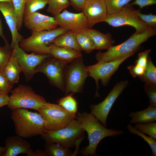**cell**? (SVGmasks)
<instances>
[{
	"label": "cell",
	"mask_w": 156,
	"mask_h": 156,
	"mask_svg": "<svg viewBox=\"0 0 156 156\" xmlns=\"http://www.w3.org/2000/svg\"><path fill=\"white\" fill-rule=\"evenodd\" d=\"M70 4L68 0H49L47 11L54 16L66 9Z\"/></svg>",
	"instance_id": "cell-28"
},
{
	"label": "cell",
	"mask_w": 156,
	"mask_h": 156,
	"mask_svg": "<svg viewBox=\"0 0 156 156\" xmlns=\"http://www.w3.org/2000/svg\"><path fill=\"white\" fill-rule=\"evenodd\" d=\"M134 127L156 140V122L136 123Z\"/></svg>",
	"instance_id": "cell-32"
},
{
	"label": "cell",
	"mask_w": 156,
	"mask_h": 156,
	"mask_svg": "<svg viewBox=\"0 0 156 156\" xmlns=\"http://www.w3.org/2000/svg\"><path fill=\"white\" fill-rule=\"evenodd\" d=\"M66 31L59 27L50 30L32 31L31 35L23 39L19 45L25 51L45 54L48 46L53 43L57 37Z\"/></svg>",
	"instance_id": "cell-7"
},
{
	"label": "cell",
	"mask_w": 156,
	"mask_h": 156,
	"mask_svg": "<svg viewBox=\"0 0 156 156\" xmlns=\"http://www.w3.org/2000/svg\"><path fill=\"white\" fill-rule=\"evenodd\" d=\"M12 49L8 42L3 47L0 46V70H3L11 56Z\"/></svg>",
	"instance_id": "cell-34"
},
{
	"label": "cell",
	"mask_w": 156,
	"mask_h": 156,
	"mask_svg": "<svg viewBox=\"0 0 156 156\" xmlns=\"http://www.w3.org/2000/svg\"><path fill=\"white\" fill-rule=\"evenodd\" d=\"M54 17L57 25L67 31L77 33L89 28L87 19L82 12L75 13L65 9Z\"/></svg>",
	"instance_id": "cell-14"
},
{
	"label": "cell",
	"mask_w": 156,
	"mask_h": 156,
	"mask_svg": "<svg viewBox=\"0 0 156 156\" xmlns=\"http://www.w3.org/2000/svg\"><path fill=\"white\" fill-rule=\"evenodd\" d=\"M74 33L77 42L82 51L88 53L94 50L93 42L86 30Z\"/></svg>",
	"instance_id": "cell-26"
},
{
	"label": "cell",
	"mask_w": 156,
	"mask_h": 156,
	"mask_svg": "<svg viewBox=\"0 0 156 156\" xmlns=\"http://www.w3.org/2000/svg\"><path fill=\"white\" fill-rule=\"evenodd\" d=\"M18 20V30L21 28L23 23L24 10L25 0H12Z\"/></svg>",
	"instance_id": "cell-33"
},
{
	"label": "cell",
	"mask_w": 156,
	"mask_h": 156,
	"mask_svg": "<svg viewBox=\"0 0 156 156\" xmlns=\"http://www.w3.org/2000/svg\"><path fill=\"white\" fill-rule=\"evenodd\" d=\"M74 93L66 95L58 100V104L66 111L76 116L77 113L78 105L76 99L73 96Z\"/></svg>",
	"instance_id": "cell-25"
},
{
	"label": "cell",
	"mask_w": 156,
	"mask_h": 156,
	"mask_svg": "<svg viewBox=\"0 0 156 156\" xmlns=\"http://www.w3.org/2000/svg\"><path fill=\"white\" fill-rule=\"evenodd\" d=\"M0 11L2 13L8 25L12 36L11 47L13 48L23 39L18 31L17 15L12 2H0Z\"/></svg>",
	"instance_id": "cell-17"
},
{
	"label": "cell",
	"mask_w": 156,
	"mask_h": 156,
	"mask_svg": "<svg viewBox=\"0 0 156 156\" xmlns=\"http://www.w3.org/2000/svg\"><path fill=\"white\" fill-rule=\"evenodd\" d=\"M47 155L45 152L40 150L33 151L30 153L29 156H47Z\"/></svg>",
	"instance_id": "cell-43"
},
{
	"label": "cell",
	"mask_w": 156,
	"mask_h": 156,
	"mask_svg": "<svg viewBox=\"0 0 156 156\" xmlns=\"http://www.w3.org/2000/svg\"><path fill=\"white\" fill-rule=\"evenodd\" d=\"M9 99L8 94L0 91V108L7 105Z\"/></svg>",
	"instance_id": "cell-42"
},
{
	"label": "cell",
	"mask_w": 156,
	"mask_h": 156,
	"mask_svg": "<svg viewBox=\"0 0 156 156\" xmlns=\"http://www.w3.org/2000/svg\"><path fill=\"white\" fill-rule=\"evenodd\" d=\"M13 86L9 81L3 70H0V91L8 94L10 92Z\"/></svg>",
	"instance_id": "cell-36"
},
{
	"label": "cell",
	"mask_w": 156,
	"mask_h": 156,
	"mask_svg": "<svg viewBox=\"0 0 156 156\" xmlns=\"http://www.w3.org/2000/svg\"><path fill=\"white\" fill-rule=\"evenodd\" d=\"M0 36L4 40L5 42H7V40L5 38V36L4 34L3 28L2 27V24L1 23V20L0 18Z\"/></svg>",
	"instance_id": "cell-44"
},
{
	"label": "cell",
	"mask_w": 156,
	"mask_h": 156,
	"mask_svg": "<svg viewBox=\"0 0 156 156\" xmlns=\"http://www.w3.org/2000/svg\"><path fill=\"white\" fill-rule=\"evenodd\" d=\"M12 2V0H0V2Z\"/></svg>",
	"instance_id": "cell-46"
},
{
	"label": "cell",
	"mask_w": 156,
	"mask_h": 156,
	"mask_svg": "<svg viewBox=\"0 0 156 156\" xmlns=\"http://www.w3.org/2000/svg\"><path fill=\"white\" fill-rule=\"evenodd\" d=\"M138 77L145 83L156 84V67L150 56L143 74Z\"/></svg>",
	"instance_id": "cell-27"
},
{
	"label": "cell",
	"mask_w": 156,
	"mask_h": 156,
	"mask_svg": "<svg viewBox=\"0 0 156 156\" xmlns=\"http://www.w3.org/2000/svg\"><path fill=\"white\" fill-rule=\"evenodd\" d=\"M84 131L78 120L75 119L61 129L45 131L41 135L46 143H54L68 148L73 147L78 139L83 136Z\"/></svg>",
	"instance_id": "cell-6"
},
{
	"label": "cell",
	"mask_w": 156,
	"mask_h": 156,
	"mask_svg": "<svg viewBox=\"0 0 156 156\" xmlns=\"http://www.w3.org/2000/svg\"><path fill=\"white\" fill-rule=\"evenodd\" d=\"M12 51L27 81L30 80L36 73L37 67L45 59L52 56L34 52L27 53L20 47L19 44L16 45L13 48Z\"/></svg>",
	"instance_id": "cell-11"
},
{
	"label": "cell",
	"mask_w": 156,
	"mask_h": 156,
	"mask_svg": "<svg viewBox=\"0 0 156 156\" xmlns=\"http://www.w3.org/2000/svg\"><path fill=\"white\" fill-rule=\"evenodd\" d=\"M81 57L75 60L66 67L64 77L66 95L82 92L85 81L88 76Z\"/></svg>",
	"instance_id": "cell-9"
},
{
	"label": "cell",
	"mask_w": 156,
	"mask_h": 156,
	"mask_svg": "<svg viewBox=\"0 0 156 156\" xmlns=\"http://www.w3.org/2000/svg\"><path fill=\"white\" fill-rule=\"evenodd\" d=\"M82 12L87 19L89 28L103 22L108 15L105 0H86Z\"/></svg>",
	"instance_id": "cell-15"
},
{
	"label": "cell",
	"mask_w": 156,
	"mask_h": 156,
	"mask_svg": "<svg viewBox=\"0 0 156 156\" xmlns=\"http://www.w3.org/2000/svg\"><path fill=\"white\" fill-rule=\"evenodd\" d=\"M86 31L92 40L94 50H107L114 43V40L109 33L104 34L91 28L88 29Z\"/></svg>",
	"instance_id": "cell-20"
},
{
	"label": "cell",
	"mask_w": 156,
	"mask_h": 156,
	"mask_svg": "<svg viewBox=\"0 0 156 156\" xmlns=\"http://www.w3.org/2000/svg\"><path fill=\"white\" fill-rule=\"evenodd\" d=\"M151 51V49H149L139 53L135 61V64L145 68L148 60V55Z\"/></svg>",
	"instance_id": "cell-38"
},
{
	"label": "cell",
	"mask_w": 156,
	"mask_h": 156,
	"mask_svg": "<svg viewBox=\"0 0 156 156\" xmlns=\"http://www.w3.org/2000/svg\"><path fill=\"white\" fill-rule=\"evenodd\" d=\"M108 15L117 13L133 0H105Z\"/></svg>",
	"instance_id": "cell-31"
},
{
	"label": "cell",
	"mask_w": 156,
	"mask_h": 156,
	"mask_svg": "<svg viewBox=\"0 0 156 156\" xmlns=\"http://www.w3.org/2000/svg\"><path fill=\"white\" fill-rule=\"evenodd\" d=\"M4 144L5 150L2 156H16L21 154L29 156L33 150L29 142L17 135L8 137Z\"/></svg>",
	"instance_id": "cell-18"
},
{
	"label": "cell",
	"mask_w": 156,
	"mask_h": 156,
	"mask_svg": "<svg viewBox=\"0 0 156 156\" xmlns=\"http://www.w3.org/2000/svg\"><path fill=\"white\" fill-rule=\"evenodd\" d=\"M75 119L78 120L80 127L88 135V145L81 150L84 156H96V150L98 144L104 138L114 137L123 134L121 130L109 129L102 124L91 113L86 112L77 113Z\"/></svg>",
	"instance_id": "cell-1"
},
{
	"label": "cell",
	"mask_w": 156,
	"mask_h": 156,
	"mask_svg": "<svg viewBox=\"0 0 156 156\" xmlns=\"http://www.w3.org/2000/svg\"><path fill=\"white\" fill-rule=\"evenodd\" d=\"M53 44L79 51H82L77 42L74 33L70 31H67L58 36L53 41Z\"/></svg>",
	"instance_id": "cell-22"
},
{
	"label": "cell",
	"mask_w": 156,
	"mask_h": 156,
	"mask_svg": "<svg viewBox=\"0 0 156 156\" xmlns=\"http://www.w3.org/2000/svg\"><path fill=\"white\" fill-rule=\"evenodd\" d=\"M156 0H134L131 5L138 6L142 9L145 7L156 4Z\"/></svg>",
	"instance_id": "cell-40"
},
{
	"label": "cell",
	"mask_w": 156,
	"mask_h": 156,
	"mask_svg": "<svg viewBox=\"0 0 156 156\" xmlns=\"http://www.w3.org/2000/svg\"><path fill=\"white\" fill-rule=\"evenodd\" d=\"M138 16L140 20L151 27L156 28V15L151 13L145 14L140 12Z\"/></svg>",
	"instance_id": "cell-37"
},
{
	"label": "cell",
	"mask_w": 156,
	"mask_h": 156,
	"mask_svg": "<svg viewBox=\"0 0 156 156\" xmlns=\"http://www.w3.org/2000/svg\"><path fill=\"white\" fill-rule=\"evenodd\" d=\"M130 57L127 56L109 62H98L96 64L86 67L88 76L92 78L96 83L97 91L95 96H99L98 92L99 81L100 80L103 85L107 86L120 65Z\"/></svg>",
	"instance_id": "cell-12"
},
{
	"label": "cell",
	"mask_w": 156,
	"mask_h": 156,
	"mask_svg": "<svg viewBox=\"0 0 156 156\" xmlns=\"http://www.w3.org/2000/svg\"><path fill=\"white\" fill-rule=\"evenodd\" d=\"M128 83L127 80L117 83L103 101L90 105L91 113L105 127H107V117L113 105Z\"/></svg>",
	"instance_id": "cell-13"
},
{
	"label": "cell",
	"mask_w": 156,
	"mask_h": 156,
	"mask_svg": "<svg viewBox=\"0 0 156 156\" xmlns=\"http://www.w3.org/2000/svg\"><path fill=\"white\" fill-rule=\"evenodd\" d=\"M127 129L131 133L136 135L142 138L149 145L152 151V155L153 156H156V140L149 136H147L135 129L130 124L127 126Z\"/></svg>",
	"instance_id": "cell-30"
},
{
	"label": "cell",
	"mask_w": 156,
	"mask_h": 156,
	"mask_svg": "<svg viewBox=\"0 0 156 156\" xmlns=\"http://www.w3.org/2000/svg\"><path fill=\"white\" fill-rule=\"evenodd\" d=\"M3 71L10 83L12 85L18 83L22 69L12 52L10 58Z\"/></svg>",
	"instance_id": "cell-23"
},
{
	"label": "cell",
	"mask_w": 156,
	"mask_h": 156,
	"mask_svg": "<svg viewBox=\"0 0 156 156\" xmlns=\"http://www.w3.org/2000/svg\"><path fill=\"white\" fill-rule=\"evenodd\" d=\"M156 34V28L150 27L140 33L135 32L126 40L113 45L104 52H98L95 56L98 62H109L133 55L140 48L142 44Z\"/></svg>",
	"instance_id": "cell-2"
},
{
	"label": "cell",
	"mask_w": 156,
	"mask_h": 156,
	"mask_svg": "<svg viewBox=\"0 0 156 156\" xmlns=\"http://www.w3.org/2000/svg\"><path fill=\"white\" fill-rule=\"evenodd\" d=\"M37 111L44 121L45 131H53L63 128L76 117L58 104L47 102Z\"/></svg>",
	"instance_id": "cell-5"
},
{
	"label": "cell",
	"mask_w": 156,
	"mask_h": 156,
	"mask_svg": "<svg viewBox=\"0 0 156 156\" xmlns=\"http://www.w3.org/2000/svg\"><path fill=\"white\" fill-rule=\"evenodd\" d=\"M23 23L25 27L32 31L50 30L57 28L54 17L36 12L24 16Z\"/></svg>",
	"instance_id": "cell-16"
},
{
	"label": "cell",
	"mask_w": 156,
	"mask_h": 156,
	"mask_svg": "<svg viewBox=\"0 0 156 156\" xmlns=\"http://www.w3.org/2000/svg\"><path fill=\"white\" fill-rule=\"evenodd\" d=\"M70 4L75 10L82 11L86 0H70Z\"/></svg>",
	"instance_id": "cell-41"
},
{
	"label": "cell",
	"mask_w": 156,
	"mask_h": 156,
	"mask_svg": "<svg viewBox=\"0 0 156 156\" xmlns=\"http://www.w3.org/2000/svg\"><path fill=\"white\" fill-rule=\"evenodd\" d=\"M44 151L49 156H70L73 154L69 148L54 143H46L44 145Z\"/></svg>",
	"instance_id": "cell-24"
},
{
	"label": "cell",
	"mask_w": 156,
	"mask_h": 156,
	"mask_svg": "<svg viewBox=\"0 0 156 156\" xmlns=\"http://www.w3.org/2000/svg\"><path fill=\"white\" fill-rule=\"evenodd\" d=\"M67 64L51 56L45 59L37 67L36 73L44 74L51 83L65 92L64 77Z\"/></svg>",
	"instance_id": "cell-10"
},
{
	"label": "cell",
	"mask_w": 156,
	"mask_h": 156,
	"mask_svg": "<svg viewBox=\"0 0 156 156\" xmlns=\"http://www.w3.org/2000/svg\"><path fill=\"white\" fill-rule=\"evenodd\" d=\"M132 6L129 3L118 12L108 15L103 22L114 27L129 26L134 28L136 33H142L151 27L140 20L138 14L140 11Z\"/></svg>",
	"instance_id": "cell-8"
},
{
	"label": "cell",
	"mask_w": 156,
	"mask_h": 156,
	"mask_svg": "<svg viewBox=\"0 0 156 156\" xmlns=\"http://www.w3.org/2000/svg\"><path fill=\"white\" fill-rule=\"evenodd\" d=\"M12 111L11 118L17 135L26 139L41 135L44 133V121L38 112L24 108Z\"/></svg>",
	"instance_id": "cell-3"
},
{
	"label": "cell",
	"mask_w": 156,
	"mask_h": 156,
	"mask_svg": "<svg viewBox=\"0 0 156 156\" xmlns=\"http://www.w3.org/2000/svg\"><path fill=\"white\" fill-rule=\"evenodd\" d=\"M131 118V124L145 123L156 121V107L149 105L147 108L142 111L131 112L129 114Z\"/></svg>",
	"instance_id": "cell-21"
},
{
	"label": "cell",
	"mask_w": 156,
	"mask_h": 156,
	"mask_svg": "<svg viewBox=\"0 0 156 156\" xmlns=\"http://www.w3.org/2000/svg\"><path fill=\"white\" fill-rule=\"evenodd\" d=\"M7 106L12 111L19 108L38 111L47 102L42 96L36 94L30 87L20 85L10 91Z\"/></svg>",
	"instance_id": "cell-4"
},
{
	"label": "cell",
	"mask_w": 156,
	"mask_h": 156,
	"mask_svg": "<svg viewBox=\"0 0 156 156\" xmlns=\"http://www.w3.org/2000/svg\"><path fill=\"white\" fill-rule=\"evenodd\" d=\"M4 146L1 147L0 146V156H2V155L4 151Z\"/></svg>",
	"instance_id": "cell-45"
},
{
	"label": "cell",
	"mask_w": 156,
	"mask_h": 156,
	"mask_svg": "<svg viewBox=\"0 0 156 156\" xmlns=\"http://www.w3.org/2000/svg\"><path fill=\"white\" fill-rule=\"evenodd\" d=\"M130 74L133 77H140L144 73L145 68L136 64L127 67Z\"/></svg>",
	"instance_id": "cell-39"
},
{
	"label": "cell",
	"mask_w": 156,
	"mask_h": 156,
	"mask_svg": "<svg viewBox=\"0 0 156 156\" xmlns=\"http://www.w3.org/2000/svg\"><path fill=\"white\" fill-rule=\"evenodd\" d=\"M144 89L149 99V105L156 107V84L145 83Z\"/></svg>",
	"instance_id": "cell-35"
},
{
	"label": "cell",
	"mask_w": 156,
	"mask_h": 156,
	"mask_svg": "<svg viewBox=\"0 0 156 156\" xmlns=\"http://www.w3.org/2000/svg\"><path fill=\"white\" fill-rule=\"evenodd\" d=\"M45 54L50 55L66 63L81 57L80 51L57 46L53 43L48 46Z\"/></svg>",
	"instance_id": "cell-19"
},
{
	"label": "cell",
	"mask_w": 156,
	"mask_h": 156,
	"mask_svg": "<svg viewBox=\"0 0 156 156\" xmlns=\"http://www.w3.org/2000/svg\"><path fill=\"white\" fill-rule=\"evenodd\" d=\"M48 1L49 0H25L24 16L29 15L43 9L48 4Z\"/></svg>",
	"instance_id": "cell-29"
}]
</instances>
